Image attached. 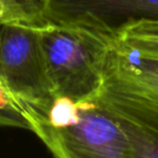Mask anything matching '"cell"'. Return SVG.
Here are the masks:
<instances>
[{
    "label": "cell",
    "instance_id": "obj_4",
    "mask_svg": "<svg viewBox=\"0 0 158 158\" xmlns=\"http://www.w3.org/2000/svg\"><path fill=\"white\" fill-rule=\"evenodd\" d=\"M0 83L23 115L48 113L55 94L44 63L40 26L0 23Z\"/></svg>",
    "mask_w": 158,
    "mask_h": 158
},
{
    "label": "cell",
    "instance_id": "obj_9",
    "mask_svg": "<svg viewBox=\"0 0 158 158\" xmlns=\"http://www.w3.org/2000/svg\"><path fill=\"white\" fill-rule=\"evenodd\" d=\"M0 126L3 127H14L30 130V125L27 119L19 112L4 110L0 108Z\"/></svg>",
    "mask_w": 158,
    "mask_h": 158
},
{
    "label": "cell",
    "instance_id": "obj_1",
    "mask_svg": "<svg viewBox=\"0 0 158 158\" xmlns=\"http://www.w3.org/2000/svg\"><path fill=\"white\" fill-rule=\"evenodd\" d=\"M111 35L48 22L40 26V42L55 97L75 101L95 98L103 84Z\"/></svg>",
    "mask_w": 158,
    "mask_h": 158
},
{
    "label": "cell",
    "instance_id": "obj_6",
    "mask_svg": "<svg viewBox=\"0 0 158 158\" xmlns=\"http://www.w3.org/2000/svg\"><path fill=\"white\" fill-rule=\"evenodd\" d=\"M111 112L115 115L129 139L130 158H158V127L146 125L113 111Z\"/></svg>",
    "mask_w": 158,
    "mask_h": 158
},
{
    "label": "cell",
    "instance_id": "obj_5",
    "mask_svg": "<svg viewBox=\"0 0 158 158\" xmlns=\"http://www.w3.org/2000/svg\"><path fill=\"white\" fill-rule=\"evenodd\" d=\"M47 22L112 35L133 21L158 22V0H41Z\"/></svg>",
    "mask_w": 158,
    "mask_h": 158
},
{
    "label": "cell",
    "instance_id": "obj_8",
    "mask_svg": "<svg viewBox=\"0 0 158 158\" xmlns=\"http://www.w3.org/2000/svg\"><path fill=\"white\" fill-rule=\"evenodd\" d=\"M25 23L41 26L44 23L32 15L19 0H0V23Z\"/></svg>",
    "mask_w": 158,
    "mask_h": 158
},
{
    "label": "cell",
    "instance_id": "obj_2",
    "mask_svg": "<svg viewBox=\"0 0 158 158\" xmlns=\"http://www.w3.org/2000/svg\"><path fill=\"white\" fill-rule=\"evenodd\" d=\"M76 117L67 125L52 127L38 113L24 114L30 130L54 158H130L126 132L111 111L97 98L80 100Z\"/></svg>",
    "mask_w": 158,
    "mask_h": 158
},
{
    "label": "cell",
    "instance_id": "obj_10",
    "mask_svg": "<svg viewBox=\"0 0 158 158\" xmlns=\"http://www.w3.org/2000/svg\"><path fill=\"white\" fill-rule=\"evenodd\" d=\"M25 9L30 13L32 15H34L36 19H38L42 23H47V21L44 19L43 15H42L41 11V0H19Z\"/></svg>",
    "mask_w": 158,
    "mask_h": 158
},
{
    "label": "cell",
    "instance_id": "obj_7",
    "mask_svg": "<svg viewBox=\"0 0 158 158\" xmlns=\"http://www.w3.org/2000/svg\"><path fill=\"white\" fill-rule=\"evenodd\" d=\"M112 37L133 50L158 56V22L156 21L129 22Z\"/></svg>",
    "mask_w": 158,
    "mask_h": 158
},
{
    "label": "cell",
    "instance_id": "obj_3",
    "mask_svg": "<svg viewBox=\"0 0 158 158\" xmlns=\"http://www.w3.org/2000/svg\"><path fill=\"white\" fill-rule=\"evenodd\" d=\"M97 100L106 109L158 127V56L133 50L111 35Z\"/></svg>",
    "mask_w": 158,
    "mask_h": 158
}]
</instances>
